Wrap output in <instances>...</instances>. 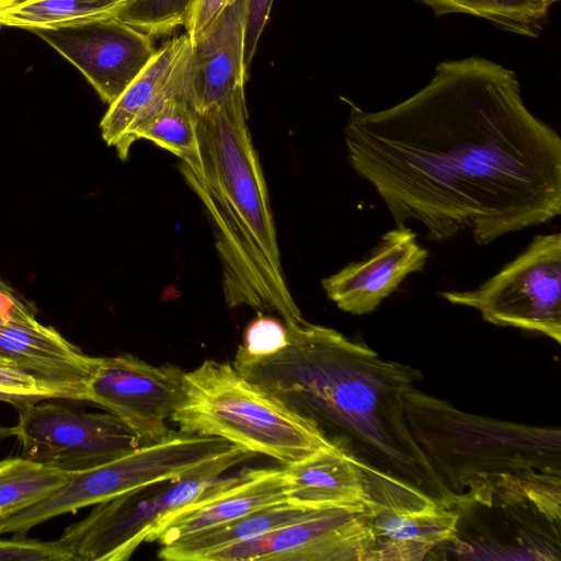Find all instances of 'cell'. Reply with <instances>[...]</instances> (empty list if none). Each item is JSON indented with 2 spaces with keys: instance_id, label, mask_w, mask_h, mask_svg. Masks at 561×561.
<instances>
[{
  "instance_id": "6da1fadb",
  "label": "cell",
  "mask_w": 561,
  "mask_h": 561,
  "mask_svg": "<svg viewBox=\"0 0 561 561\" xmlns=\"http://www.w3.org/2000/svg\"><path fill=\"white\" fill-rule=\"evenodd\" d=\"M350 164L397 226L443 242L486 245L561 213V139L526 106L517 75L482 57L445 60L431 81L385 110L350 100Z\"/></svg>"
},
{
  "instance_id": "7a4b0ae2",
  "label": "cell",
  "mask_w": 561,
  "mask_h": 561,
  "mask_svg": "<svg viewBox=\"0 0 561 561\" xmlns=\"http://www.w3.org/2000/svg\"><path fill=\"white\" fill-rule=\"evenodd\" d=\"M286 329L283 350L252 356L239 345L233 367L316 423L363 468L388 473L450 507L404 415L403 397L423 380L422 371L387 360L331 328L304 320Z\"/></svg>"
},
{
  "instance_id": "3957f363",
  "label": "cell",
  "mask_w": 561,
  "mask_h": 561,
  "mask_svg": "<svg viewBox=\"0 0 561 561\" xmlns=\"http://www.w3.org/2000/svg\"><path fill=\"white\" fill-rule=\"evenodd\" d=\"M244 88L195 112L196 147L181 172L215 227L229 307L304 321L286 285L267 186L249 131Z\"/></svg>"
},
{
  "instance_id": "277c9868",
  "label": "cell",
  "mask_w": 561,
  "mask_h": 561,
  "mask_svg": "<svg viewBox=\"0 0 561 561\" xmlns=\"http://www.w3.org/2000/svg\"><path fill=\"white\" fill-rule=\"evenodd\" d=\"M403 410L451 505L463 494L506 482L561 484L559 427L471 414L417 387L404 394Z\"/></svg>"
},
{
  "instance_id": "5b68a950",
  "label": "cell",
  "mask_w": 561,
  "mask_h": 561,
  "mask_svg": "<svg viewBox=\"0 0 561 561\" xmlns=\"http://www.w3.org/2000/svg\"><path fill=\"white\" fill-rule=\"evenodd\" d=\"M171 421L180 432L219 437L283 465L334 445L316 423L247 379L232 363L215 359L184 373Z\"/></svg>"
},
{
  "instance_id": "8992f818",
  "label": "cell",
  "mask_w": 561,
  "mask_h": 561,
  "mask_svg": "<svg viewBox=\"0 0 561 561\" xmlns=\"http://www.w3.org/2000/svg\"><path fill=\"white\" fill-rule=\"evenodd\" d=\"M254 456L219 437L170 432L157 443L141 445L106 463L73 472L47 497L0 519V535L25 534L59 515L76 513L161 480L221 476Z\"/></svg>"
},
{
  "instance_id": "52a82bcc",
  "label": "cell",
  "mask_w": 561,
  "mask_h": 561,
  "mask_svg": "<svg viewBox=\"0 0 561 561\" xmlns=\"http://www.w3.org/2000/svg\"><path fill=\"white\" fill-rule=\"evenodd\" d=\"M455 531L432 554L458 560H561V484L506 482L456 499ZM431 554V556H432Z\"/></svg>"
},
{
  "instance_id": "ba28073f",
  "label": "cell",
  "mask_w": 561,
  "mask_h": 561,
  "mask_svg": "<svg viewBox=\"0 0 561 561\" xmlns=\"http://www.w3.org/2000/svg\"><path fill=\"white\" fill-rule=\"evenodd\" d=\"M477 309L489 323L536 332L561 343V233L537 234L513 261L472 290L439 291Z\"/></svg>"
},
{
  "instance_id": "9c48e42d",
  "label": "cell",
  "mask_w": 561,
  "mask_h": 561,
  "mask_svg": "<svg viewBox=\"0 0 561 561\" xmlns=\"http://www.w3.org/2000/svg\"><path fill=\"white\" fill-rule=\"evenodd\" d=\"M232 476L204 474L150 483L99 503L65 528L59 541L72 561H125L170 513L227 483Z\"/></svg>"
},
{
  "instance_id": "30bf717a",
  "label": "cell",
  "mask_w": 561,
  "mask_h": 561,
  "mask_svg": "<svg viewBox=\"0 0 561 561\" xmlns=\"http://www.w3.org/2000/svg\"><path fill=\"white\" fill-rule=\"evenodd\" d=\"M15 425L22 457L62 471L90 469L124 456L142 444L113 413H88L56 403L16 404Z\"/></svg>"
},
{
  "instance_id": "8fae6325",
  "label": "cell",
  "mask_w": 561,
  "mask_h": 561,
  "mask_svg": "<svg viewBox=\"0 0 561 561\" xmlns=\"http://www.w3.org/2000/svg\"><path fill=\"white\" fill-rule=\"evenodd\" d=\"M366 478L363 514L370 536L368 561H421L455 531L457 515L420 489L379 470Z\"/></svg>"
},
{
  "instance_id": "7c38bea8",
  "label": "cell",
  "mask_w": 561,
  "mask_h": 561,
  "mask_svg": "<svg viewBox=\"0 0 561 561\" xmlns=\"http://www.w3.org/2000/svg\"><path fill=\"white\" fill-rule=\"evenodd\" d=\"M184 373L176 365L156 366L128 353L99 357L85 401L119 417L142 445H150L171 432L167 421L181 401Z\"/></svg>"
},
{
  "instance_id": "4fadbf2b",
  "label": "cell",
  "mask_w": 561,
  "mask_h": 561,
  "mask_svg": "<svg viewBox=\"0 0 561 561\" xmlns=\"http://www.w3.org/2000/svg\"><path fill=\"white\" fill-rule=\"evenodd\" d=\"M363 512L309 510L300 518L208 553L203 561H368Z\"/></svg>"
},
{
  "instance_id": "5bb4252c",
  "label": "cell",
  "mask_w": 561,
  "mask_h": 561,
  "mask_svg": "<svg viewBox=\"0 0 561 561\" xmlns=\"http://www.w3.org/2000/svg\"><path fill=\"white\" fill-rule=\"evenodd\" d=\"M32 33L76 66L108 105L139 75L157 50L151 36L117 15Z\"/></svg>"
},
{
  "instance_id": "9a60e30c",
  "label": "cell",
  "mask_w": 561,
  "mask_h": 561,
  "mask_svg": "<svg viewBox=\"0 0 561 561\" xmlns=\"http://www.w3.org/2000/svg\"><path fill=\"white\" fill-rule=\"evenodd\" d=\"M428 251L404 225L386 232L364 260L344 266L323 278L328 298L354 316L373 312L412 273L421 272Z\"/></svg>"
},
{
  "instance_id": "2e32d148",
  "label": "cell",
  "mask_w": 561,
  "mask_h": 561,
  "mask_svg": "<svg viewBox=\"0 0 561 561\" xmlns=\"http://www.w3.org/2000/svg\"><path fill=\"white\" fill-rule=\"evenodd\" d=\"M190 59L191 41L186 33L169 39L110 104L100 128L105 142L116 148L122 160L128 158L129 136L139 125L169 100L184 99Z\"/></svg>"
},
{
  "instance_id": "e0dca14e",
  "label": "cell",
  "mask_w": 561,
  "mask_h": 561,
  "mask_svg": "<svg viewBox=\"0 0 561 561\" xmlns=\"http://www.w3.org/2000/svg\"><path fill=\"white\" fill-rule=\"evenodd\" d=\"M0 356L32 375L57 398L84 401L99 360L37 320H0Z\"/></svg>"
},
{
  "instance_id": "ac0fdd59",
  "label": "cell",
  "mask_w": 561,
  "mask_h": 561,
  "mask_svg": "<svg viewBox=\"0 0 561 561\" xmlns=\"http://www.w3.org/2000/svg\"><path fill=\"white\" fill-rule=\"evenodd\" d=\"M287 503L282 468L244 469L201 500L161 519L146 542L170 545L256 510Z\"/></svg>"
},
{
  "instance_id": "d6986e66",
  "label": "cell",
  "mask_w": 561,
  "mask_h": 561,
  "mask_svg": "<svg viewBox=\"0 0 561 561\" xmlns=\"http://www.w3.org/2000/svg\"><path fill=\"white\" fill-rule=\"evenodd\" d=\"M244 10L245 0H236L191 42L184 99L195 112L216 105L244 88Z\"/></svg>"
},
{
  "instance_id": "ffe728a7",
  "label": "cell",
  "mask_w": 561,
  "mask_h": 561,
  "mask_svg": "<svg viewBox=\"0 0 561 561\" xmlns=\"http://www.w3.org/2000/svg\"><path fill=\"white\" fill-rule=\"evenodd\" d=\"M282 469L287 503L307 510L364 511L365 474L355 458L336 445Z\"/></svg>"
},
{
  "instance_id": "44dd1931",
  "label": "cell",
  "mask_w": 561,
  "mask_h": 561,
  "mask_svg": "<svg viewBox=\"0 0 561 561\" xmlns=\"http://www.w3.org/2000/svg\"><path fill=\"white\" fill-rule=\"evenodd\" d=\"M308 511L289 503L266 506L161 546L158 558L165 561H203L213 551L286 525L300 518Z\"/></svg>"
},
{
  "instance_id": "7402d4cb",
  "label": "cell",
  "mask_w": 561,
  "mask_h": 561,
  "mask_svg": "<svg viewBox=\"0 0 561 561\" xmlns=\"http://www.w3.org/2000/svg\"><path fill=\"white\" fill-rule=\"evenodd\" d=\"M128 0H21L0 12V26L57 28L117 15Z\"/></svg>"
},
{
  "instance_id": "603a6c76",
  "label": "cell",
  "mask_w": 561,
  "mask_h": 561,
  "mask_svg": "<svg viewBox=\"0 0 561 561\" xmlns=\"http://www.w3.org/2000/svg\"><path fill=\"white\" fill-rule=\"evenodd\" d=\"M72 473L24 457L0 460V519L47 497Z\"/></svg>"
},
{
  "instance_id": "cb8c5ba5",
  "label": "cell",
  "mask_w": 561,
  "mask_h": 561,
  "mask_svg": "<svg viewBox=\"0 0 561 561\" xmlns=\"http://www.w3.org/2000/svg\"><path fill=\"white\" fill-rule=\"evenodd\" d=\"M436 15L463 13L480 18L517 35L536 37L548 11L526 0H420Z\"/></svg>"
},
{
  "instance_id": "d4e9b609",
  "label": "cell",
  "mask_w": 561,
  "mask_h": 561,
  "mask_svg": "<svg viewBox=\"0 0 561 561\" xmlns=\"http://www.w3.org/2000/svg\"><path fill=\"white\" fill-rule=\"evenodd\" d=\"M147 139L170 151L179 159L196 147L195 111L183 98L169 100L129 136V146Z\"/></svg>"
},
{
  "instance_id": "484cf974",
  "label": "cell",
  "mask_w": 561,
  "mask_h": 561,
  "mask_svg": "<svg viewBox=\"0 0 561 561\" xmlns=\"http://www.w3.org/2000/svg\"><path fill=\"white\" fill-rule=\"evenodd\" d=\"M195 0H128L117 16L151 37L172 34L187 22Z\"/></svg>"
},
{
  "instance_id": "4316f807",
  "label": "cell",
  "mask_w": 561,
  "mask_h": 561,
  "mask_svg": "<svg viewBox=\"0 0 561 561\" xmlns=\"http://www.w3.org/2000/svg\"><path fill=\"white\" fill-rule=\"evenodd\" d=\"M72 561L64 545L55 541L30 539L15 534L10 539H0V561Z\"/></svg>"
},
{
  "instance_id": "83f0119b",
  "label": "cell",
  "mask_w": 561,
  "mask_h": 561,
  "mask_svg": "<svg viewBox=\"0 0 561 561\" xmlns=\"http://www.w3.org/2000/svg\"><path fill=\"white\" fill-rule=\"evenodd\" d=\"M287 342L285 323L260 313L247 325L240 345L252 356H268L283 350Z\"/></svg>"
},
{
  "instance_id": "f1b7e54d",
  "label": "cell",
  "mask_w": 561,
  "mask_h": 561,
  "mask_svg": "<svg viewBox=\"0 0 561 561\" xmlns=\"http://www.w3.org/2000/svg\"><path fill=\"white\" fill-rule=\"evenodd\" d=\"M0 394L7 402L15 405L24 401L57 398L54 391L43 386L32 375L9 366H0Z\"/></svg>"
},
{
  "instance_id": "f546056e",
  "label": "cell",
  "mask_w": 561,
  "mask_h": 561,
  "mask_svg": "<svg viewBox=\"0 0 561 561\" xmlns=\"http://www.w3.org/2000/svg\"><path fill=\"white\" fill-rule=\"evenodd\" d=\"M273 0H245L243 60L248 70L255 54L262 31L268 20Z\"/></svg>"
},
{
  "instance_id": "4dcf8cb0",
  "label": "cell",
  "mask_w": 561,
  "mask_h": 561,
  "mask_svg": "<svg viewBox=\"0 0 561 561\" xmlns=\"http://www.w3.org/2000/svg\"><path fill=\"white\" fill-rule=\"evenodd\" d=\"M236 0H195L187 19L185 33L194 41L204 33L217 18Z\"/></svg>"
},
{
  "instance_id": "1f68e13d",
  "label": "cell",
  "mask_w": 561,
  "mask_h": 561,
  "mask_svg": "<svg viewBox=\"0 0 561 561\" xmlns=\"http://www.w3.org/2000/svg\"><path fill=\"white\" fill-rule=\"evenodd\" d=\"M0 320L31 322L36 319L33 311L18 298L13 289H0Z\"/></svg>"
},
{
  "instance_id": "d6a6232c",
  "label": "cell",
  "mask_w": 561,
  "mask_h": 561,
  "mask_svg": "<svg viewBox=\"0 0 561 561\" xmlns=\"http://www.w3.org/2000/svg\"><path fill=\"white\" fill-rule=\"evenodd\" d=\"M16 428L14 426H2L0 425V442L9 437L15 436Z\"/></svg>"
},
{
  "instance_id": "836d02e7",
  "label": "cell",
  "mask_w": 561,
  "mask_h": 561,
  "mask_svg": "<svg viewBox=\"0 0 561 561\" xmlns=\"http://www.w3.org/2000/svg\"><path fill=\"white\" fill-rule=\"evenodd\" d=\"M527 2L537 5L546 11L550 9L552 4L558 2L559 0H526Z\"/></svg>"
},
{
  "instance_id": "e575fe53",
  "label": "cell",
  "mask_w": 561,
  "mask_h": 561,
  "mask_svg": "<svg viewBox=\"0 0 561 561\" xmlns=\"http://www.w3.org/2000/svg\"><path fill=\"white\" fill-rule=\"evenodd\" d=\"M21 0H0V12L10 8L11 5L15 4L16 2H19ZM1 26H0V31H1Z\"/></svg>"
},
{
  "instance_id": "d590c367",
  "label": "cell",
  "mask_w": 561,
  "mask_h": 561,
  "mask_svg": "<svg viewBox=\"0 0 561 561\" xmlns=\"http://www.w3.org/2000/svg\"><path fill=\"white\" fill-rule=\"evenodd\" d=\"M0 366L14 367V365H13L11 362H9V360L4 359V358H3V357H1V356H0ZM15 368H16V367H15Z\"/></svg>"
},
{
  "instance_id": "8d00e7d4",
  "label": "cell",
  "mask_w": 561,
  "mask_h": 561,
  "mask_svg": "<svg viewBox=\"0 0 561 561\" xmlns=\"http://www.w3.org/2000/svg\"><path fill=\"white\" fill-rule=\"evenodd\" d=\"M0 289H12L9 284H7L1 277H0Z\"/></svg>"
},
{
  "instance_id": "74e56055",
  "label": "cell",
  "mask_w": 561,
  "mask_h": 561,
  "mask_svg": "<svg viewBox=\"0 0 561 561\" xmlns=\"http://www.w3.org/2000/svg\"><path fill=\"white\" fill-rule=\"evenodd\" d=\"M0 400L7 401V399L2 394H0Z\"/></svg>"
}]
</instances>
